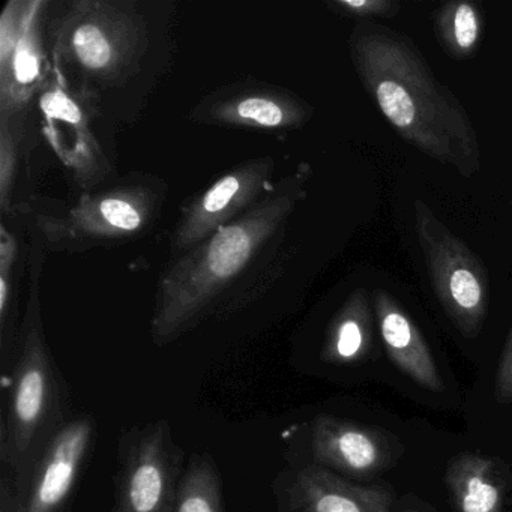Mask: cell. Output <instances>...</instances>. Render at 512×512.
<instances>
[{
    "mask_svg": "<svg viewBox=\"0 0 512 512\" xmlns=\"http://www.w3.org/2000/svg\"><path fill=\"white\" fill-rule=\"evenodd\" d=\"M311 173L310 164H299L262 202L164 272L151 322L157 346L172 343L205 320L241 310L256 295L247 283L253 277L275 278L278 265H265L277 262L271 254H277L290 218L307 197Z\"/></svg>",
    "mask_w": 512,
    "mask_h": 512,
    "instance_id": "obj_1",
    "label": "cell"
},
{
    "mask_svg": "<svg viewBox=\"0 0 512 512\" xmlns=\"http://www.w3.org/2000/svg\"><path fill=\"white\" fill-rule=\"evenodd\" d=\"M349 53L362 88L401 140L463 178L479 172L481 145L472 118L409 35L359 22L350 32Z\"/></svg>",
    "mask_w": 512,
    "mask_h": 512,
    "instance_id": "obj_2",
    "label": "cell"
},
{
    "mask_svg": "<svg viewBox=\"0 0 512 512\" xmlns=\"http://www.w3.org/2000/svg\"><path fill=\"white\" fill-rule=\"evenodd\" d=\"M148 44V25L131 2L77 0L53 29L56 67L88 86L127 82Z\"/></svg>",
    "mask_w": 512,
    "mask_h": 512,
    "instance_id": "obj_4",
    "label": "cell"
},
{
    "mask_svg": "<svg viewBox=\"0 0 512 512\" xmlns=\"http://www.w3.org/2000/svg\"><path fill=\"white\" fill-rule=\"evenodd\" d=\"M413 229L446 316L464 337H478L490 307L487 266L421 199L413 202Z\"/></svg>",
    "mask_w": 512,
    "mask_h": 512,
    "instance_id": "obj_5",
    "label": "cell"
},
{
    "mask_svg": "<svg viewBox=\"0 0 512 512\" xmlns=\"http://www.w3.org/2000/svg\"><path fill=\"white\" fill-rule=\"evenodd\" d=\"M433 31L448 58L466 61L478 53L484 38V10L472 0H448L434 10Z\"/></svg>",
    "mask_w": 512,
    "mask_h": 512,
    "instance_id": "obj_18",
    "label": "cell"
},
{
    "mask_svg": "<svg viewBox=\"0 0 512 512\" xmlns=\"http://www.w3.org/2000/svg\"><path fill=\"white\" fill-rule=\"evenodd\" d=\"M163 193L145 182L83 193L59 215H40L38 230L58 251H83L124 244L143 235L157 218Z\"/></svg>",
    "mask_w": 512,
    "mask_h": 512,
    "instance_id": "obj_6",
    "label": "cell"
},
{
    "mask_svg": "<svg viewBox=\"0 0 512 512\" xmlns=\"http://www.w3.org/2000/svg\"><path fill=\"white\" fill-rule=\"evenodd\" d=\"M4 386L0 460L20 494L38 458L70 419L67 388L44 332L35 284Z\"/></svg>",
    "mask_w": 512,
    "mask_h": 512,
    "instance_id": "obj_3",
    "label": "cell"
},
{
    "mask_svg": "<svg viewBox=\"0 0 512 512\" xmlns=\"http://www.w3.org/2000/svg\"><path fill=\"white\" fill-rule=\"evenodd\" d=\"M373 299L365 289L353 290L329 322L320 359L332 367L361 364L373 350Z\"/></svg>",
    "mask_w": 512,
    "mask_h": 512,
    "instance_id": "obj_16",
    "label": "cell"
},
{
    "mask_svg": "<svg viewBox=\"0 0 512 512\" xmlns=\"http://www.w3.org/2000/svg\"><path fill=\"white\" fill-rule=\"evenodd\" d=\"M44 0H10L0 16V122L23 121L52 65L43 34Z\"/></svg>",
    "mask_w": 512,
    "mask_h": 512,
    "instance_id": "obj_8",
    "label": "cell"
},
{
    "mask_svg": "<svg viewBox=\"0 0 512 512\" xmlns=\"http://www.w3.org/2000/svg\"><path fill=\"white\" fill-rule=\"evenodd\" d=\"M275 491L278 512H394L385 488L353 484L316 464L280 473Z\"/></svg>",
    "mask_w": 512,
    "mask_h": 512,
    "instance_id": "obj_13",
    "label": "cell"
},
{
    "mask_svg": "<svg viewBox=\"0 0 512 512\" xmlns=\"http://www.w3.org/2000/svg\"><path fill=\"white\" fill-rule=\"evenodd\" d=\"M178 512H227L220 470L209 452H196L185 466Z\"/></svg>",
    "mask_w": 512,
    "mask_h": 512,
    "instance_id": "obj_19",
    "label": "cell"
},
{
    "mask_svg": "<svg viewBox=\"0 0 512 512\" xmlns=\"http://www.w3.org/2000/svg\"><path fill=\"white\" fill-rule=\"evenodd\" d=\"M19 257V242L16 236L0 227V329L2 338L8 331V320L13 310V272Z\"/></svg>",
    "mask_w": 512,
    "mask_h": 512,
    "instance_id": "obj_21",
    "label": "cell"
},
{
    "mask_svg": "<svg viewBox=\"0 0 512 512\" xmlns=\"http://www.w3.org/2000/svg\"><path fill=\"white\" fill-rule=\"evenodd\" d=\"M457 512H502L505 481L497 461L472 452L457 455L446 470Z\"/></svg>",
    "mask_w": 512,
    "mask_h": 512,
    "instance_id": "obj_17",
    "label": "cell"
},
{
    "mask_svg": "<svg viewBox=\"0 0 512 512\" xmlns=\"http://www.w3.org/2000/svg\"><path fill=\"white\" fill-rule=\"evenodd\" d=\"M314 109L304 98L265 83H241L203 98L191 112L200 124L286 133L305 127Z\"/></svg>",
    "mask_w": 512,
    "mask_h": 512,
    "instance_id": "obj_11",
    "label": "cell"
},
{
    "mask_svg": "<svg viewBox=\"0 0 512 512\" xmlns=\"http://www.w3.org/2000/svg\"><path fill=\"white\" fill-rule=\"evenodd\" d=\"M22 122H0V208L4 214L10 211L13 202L22 145Z\"/></svg>",
    "mask_w": 512,
    "mask_h": 512,
    "instance_id": "obj_20",
    "label": "cell"
},
{
    "mask_svg": "<svg viewBox=\"0 0 512 512\" xmlns=\"http://www.w3.org/2000/svg\"><path fill=\"white\" fill-rule=\"evenodd\" d=\"M40 112L44 134L55 154L70 170L74 181L91 191L100 184L110 167L92 127L94 107L85 89L68 85L56 64L41 88Z\"/></svg>",
    "mask_w": 512,
    "mask_h": 512,
    "instance_id": "obj_9",
    "label": "cell"
},
{
    "mask_svg": "<svg viewBox=\"0 0 512 512\" xmlns=\"http://www.w3.org/2000/svg\"><path fill=\"white\" fill-rule=\"evenodd\" d=\"M311 458L316 466L347 478H371L391 464L388 433L334 416H317L310 427Z\"/></svg>",
    "mask_w": 512,
    "mask_h": 512,
    "instance_id": "obj_14",
    "label": "cell"
},
{
    "mask_svg": "<svg viewBox=\"0 0 512 512\" xmlns=\"http://www.w3.org/2000/svg\"><path fill=\"white\" fill-rule=\"evenodd\" d=\"M371 299L380 337L392 364L422 388L442 392L445 385L436 361L410 314L386 290H374Z\"/></svg>",
    "mask_w": 512,
    "mask_h": 512,
    "instance_id": "obj_15",
    "label": "cell"
},
{
    "mask_svg": "<svg viewBox=\"0 0 512 512\" xmlns=\"http://www.w3.org/2000/svg\"><path fill=\"white\" fill-rule=\"evenodd\" d=\"M511 236H512V232H511Z\"/></svg>",
    "mask_w": 512,
    "mask_h": 512,
    "instance_id": "obj_25",
    "label": "cell"
},
{
    "mask_svg": "<svg viewBox=\"0 0 512 512\" xmlns=\"http://www.w3.org/2000/svg\"><path fill=\"white\" fill-rule=\"evenodd\" d=\"M494 397L497 403L512 404V328L506 338L499 365H497Z\"/></svg>",
    "mask_w": 512,
    "mask_h": 512,
    "instance_id": "obj_23",
    "label": "cell"
},
{
    "mask_svg": "<svg viewBox=\"0 0 512 512\" xmlns=\"http://www.w3.org/2000/svg\"><path fill=\"white\" fill-rule=\"evenodd\" d=\"M326 7L337 16L358 19L361 22L394 19L403 8L397 0H332Z\"/></svg>",
    "mask_w": 512,
    "mask_h": 512,
    "instance_id": "obj_22",
    "label": "cell"
},
{
    "mask_svg": "<svg viewBox=\"0 0 512 512\" xmlns=\"http://www.w3.org/2000/svg\"><path fill=\"white\" fill-rule=\"evenodd\" d=\"M0 512H19V496L13 478L4 472L0 482Z\"/></svg>",
    "mask_w": 512,
    "mask_h": 512,
    "instance_id": "obj_24",
    "label": "cell"
},
{
    "mask_svg": "<svg viewBox=\"0 0 512 512\" xmlns=\"http://www.w3.org/2000/svg\"><path fill=\"white\" fill-rule=\"evenodd\" d=\"M95 434L91 416L68 419L38 458L25 490L17 494L19 512H68Z\"/></svg>",
    "mask_w": 512,
    "mask_h": 512,
    "instance_id": "obj_12",
    "label": "cell"
},
{
    "mask_svg": "<svg viewBox=\"0 0 512 512\" xmlns=\"http://www.w3.org/2000/svg\"><path fill=\"white\" fill-rule=\"evenodd\" d=\"M184 472L167 419L130 428L119 439L113 512H178Z\"/></svg>",
    "mask_w": 512,
    "mask_h": 512,
    "instance_id": "obj_7",
    "label": "cell"
},
{
    "mask_svg": "<svg viewBox=\"0 0 512 512\" xmlns=\"http://www.w3.org/2000/svg\"><path fill=\"white\" fill-rule=\"evenodd\" d=\"M277 161L254 158L233 167L182 209L175 227L172 251L182 256L223 227L235 223L274 190Z\"/></svg>",
    "mask_w": 512,
    "mask_h": 512,
    "instance_id": "obj_10",
    "label": "cell"
}]
</instances>
